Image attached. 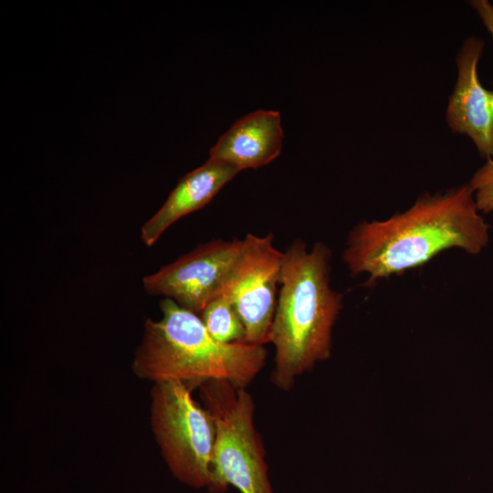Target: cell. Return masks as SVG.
Listing matches in <instances>:
<instances>
[{
    "label": "cell",
    "instance_id": "6da1fadb",
    "mask_svg": "<svg viewBox=\"0 0 493 493\" xmlns=\"http://www.w3.org/2000/svg\"><path fill=\"white\" fill-rule=\"evenodd\" d=\"M489 226L479 215L469 184L444 194H422L405 212L384 221L362 222L350 232L342 259L351 275L366 273V285L400 275L458 247L480 253Z\"/></svg>",
    "mask_w": 493,
    "mask_h": 493
},
{
    "label": "cell",
    "instance_id": "7a4b0ae2",
    "mask_svg": "<svg viewBox=\"0 0 493 493\" xmlns=\"http://www.w3.org/2000/svg\"><path fill=\"white\" fill-rule=\"evenodd\" d=\"M331 252L317 242L310 250L295 239L283 252L270 343L275 348L270 380L289 391L297 378L330 355L331 330L342 295L330 285Z\"/></svg>",
    "mask_w": 493,
    "mask_h": 493
},
{
    "label": "cell",
    "instance_id": "3957f363",
    "mask_svg": "<svg viewBox=\"0 0 493 493\" xmlns=\"http://www.w3.org/2000/svg\"><path fill=\"white\" fill-rule=\"evenodd\" d=\"M162 318L147 319L132 371L155 383L181 381L190 388L211 380L246 386L262 371L267 360L264 345L221 343L207 331L200 316L171 299L160 301Z\"/></svg>",
    "mask_w": 493,
    "mask_h": 493
},
{
    "label": "cell",
    "instance_id": "277c9868",
    "mask_svg": "<svg viewBox=\"0 0 493 493\" xmlns=\"http://www.w3.org/2000/svg\"><path fill=\"white\" fill-rule=\"evenodd\" d=\"M198 388L215 428L208 491L224 493L233 486L241 493H275L267 451L255 425V402L246 388L225 380H211Z\"/></svg>",
    "mask_w": 493,
    "mask_h": 493
},
{
    "label": "cell",
    "instance_id": "5b68a950",
    "mask_svg": "<svg viewBox=\"0 0 493 493\" xmlns=\"http://www.w3.org/2000/svg\"><path fill=\"white\" fill-rule=\"evenodd\" d=\"M192 391L176 380L153 383L151 425L173 476L189 487L207 488L215 428L207 410L193 399Z\"/></svg>",
    "mask_w": 493,
    "mask_h": 493
},
{
    "label": "cell",
    "instance_id": "8992f818",
    "mask_svg": "<svg viewBox=\"0 0 493 493\" xmlns=\"http://www.w3.org/2000/svg\"><path fill=\"white\" fill-rule=\"evenodd\" d=\"M283 252L273 246V235L247 234L220 295L233 304L246 330V343L270 342L278 302Z\"/></svg>",
    "mask_w": 493,
    "mask_h": 493
},
{
    "label": "cell",
    "instance_id": "52a82bcc",
    "mask_svg": "<svg viewBox=\"0 0 493 493\" xmlns=\"http://www.w3.org/2000/svg\"><path fill=\"white\" fill-rule=\"evenodd\" d=\"M242 240L215 239L198 246L157 272L142 278L144 291L163 296L201 315L206 305L220 295Z\"/></svg>",
    "mask_w": 493,
    "mask_h": 493
},
{
    "label": "cell",
    "instance_id": "ba28073f",
    "mask_svg": "<svg viewBox=\"0 0 493 493\" xmlns=\"http://www.w3.org/2000/svg\"><path fill=\"white\" fill-rule=\"evenodd\" d=\"M483 49V40L470 37L457 53V79L446 120L453 132L467 135L480 156L488 160L493 159V90L485 89L477 75Z\"/></svg>",
    "mask_w": 493,
    "mask_h": 493
},
{
    "label": "cell",
    "instance_id": "9c48e42d",
    "mask_svg": "<svg viewBox=\"0 0 493 493\" xmlns=\"http://www.w3.org/2000/svg\"><path fill=\"white\" fill-rule=\"evenodd\" d=\"M283 129L277 110H258L237 120L209 151V159L241 172L276 159L282 149Z\"/></svg>",
    "mask_w": 493,
    "mask_h": 493
},
{
    "label": "cell",
    "instance_id": "30bf717a",
    "mask_svg": "<svg viewBox=\"0 0 493 493\" xmlns=\"http://www.w3.org/2000/svg\"><path fill=\"white\" fill-rule=\"evenodd\" d=\"M237 173L233 166L208 158L184 175L161 208L142 226V241L152 246L177 220L208 204Z\"/></svg>",
    "mask_w": 493,
    "mask_h": 493
},
{
    "label": "cell",
    "instance_id": "8fae6325",
    "mask_svg": "<svg viewBox=\"0 0 493 493\" xmlns=\"http://www.w3.org/2000/svg\"><path fill=\"white\" fill-rule=\"evenodd\" d=\"M200 318L209 334L221 343H246V330L231 301L224 295L211 300Z\"/></svg>",
    "mask_w": 493,
    "mask_h": 493
},
{
    "label": "cell",
    "instance_id": "7c38bea8",
    "mask_svg": "<svg viewBox=\"0 0 493 493\" xmlns=\"http://www.w3.org/2000/svg\"><path fill=\"white\" fill-rule=\"evenodd\" d=\"M468 184L475 193L477 210L484 214L493 212V159L487 160L474 173Z\"/></svg>",
    "mask_w": 493,
    "mask_h": 493
},
{
    "label": "cell",
    "instance_id": "4fadbf2b",
    "mask_svg": "<svg viewBox=\"0 0 493 493\" xmlns=\"http://www.w3.org/2000/svg\"><path fill=\"white\" fill-rule=\"evenodd\" d=\"M470 5L476 10L493 38V5L487 0H474Z\"/></svg>",
    "mask_w": 493,
    "mask_h": 493
}]
</instances>
